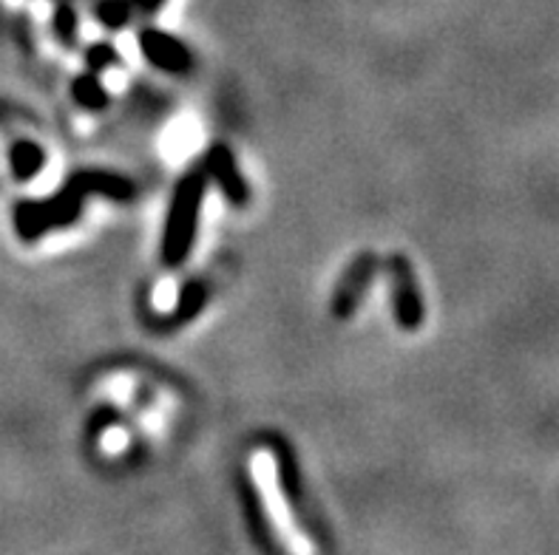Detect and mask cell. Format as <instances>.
<instances>
[{"label": "cell", "mask_w": 559, "mask_h": 555, "mask_svg": "<svg viewBox=\"0 0 559 555\" xmlns=\"http://www.w3.org/2000/svg\"><path fill=\"white\" fill-rule=\"evenodd\" d=\"M205 182L207 173L197 170L191 177H185L179 182L177 193H174L163 236V258L168 267H177L179 261L188 258V253H191L199 225V207H202V198H205Z\"/></svg>", "instance_id": "obj_1"}, {"label": "cell", "mask_w": 559, "mask_h": 555, "mask_svg": "<svg viewBox=\"0 0 559 555\" xmlns=\"http://www.w3.org/2000/svg\"><path fill=\"white\" fill-rule=\"evenodd\" d=\"M255 476H259V485H262V499L264 507H267V516L270 521H273V528H276V535L282 539L284 547L290 550V555H316L310 539L301 533V528H298L296 519H293L290 505H287V499H284L282 493V482H278L276 468H273V464L259 468Z\"/></svg>", "instance_id": "obj_2"}, {"label": "cell", "mask_w": 559, "mask_h": 555, "mask_svg": "<svg viewBox=\"0 0 559 555\" xmlns=\"http://www.w3.org/2000/svg\"><path fill=\"white\" fill-rule=\"evenodd\" d=\"M392 269V303H395V321L404 329H418L420 321H424V301H420L418 281H415V273H412V264L404 255H395L390 261Z\"/></svg>", "instance_id": "obj_3"}, {"label": "cell", "mask_w": 559, "mask_h": 555, "mask_svg": "<svg viewBox=\"0 0 559 555\" xmlns=\"http://www.w3.org/2000/svg\"><path fill=\"white\" fill-rule=\"evenodd\" d=\"M140 49L156 69L170 71V74H182V71L191 69V51L185 49L177 37L165 35V32L145 28L140 35Z\"/></svg>", "instance_id": "obj_4"}, {"label": "cell", "mask_w": 559, "mask_h": 555, "mask_svg": "<svg viewBox=\"0 0 559 555\" xmlns=\"http://www.w3.org/2000/svg\"><path fill=\"white\" fill-rule=\"evenodd\" d=\"M207 177L219 184L222 193L227 196V202L236 204V207H245L248 204V184L239 177V168H236L234 156L227 154L225 148H213L207 156Z\"/></svg>", "instance_id": "obj_5"}, {"label": "cell", "mask_w": 559, "mask_h": 555, "mask_svg": "<svg viewBox=\"0 0 559 555\" xmlns=\"http://www.w3.org/2000/svg\"><path fill=\"white\" fill-rule=\"evenodd\" d=\"M372 269H376V258L372 255H361L355 261L353 269L347 273V278L341 281L338 292H335L333 301V315L335 317H349L361 301L364 289H367L369 278H372Z\"/></svg>", "instance_id": "obj_6"}, {"label": "cell", "mask_w": 559, "mask_h": 555, "mask_svg": "<svg viewBox=\"0 0 559 555\" xmlns=\"http://www.w3.org/2000/svg\"><path fill=\"white\" fill-rule=\"evenodd\" d=\"M46 162V154L37 148L35 142H14L12 145V170L17 182H28L37 177V170Z\"/></svg>", "instance_id": "obj_7"}, {"label": "cell", "mask_w": 559, "mask_h": 555, "mask_svg": "<svg viewBox=\"0 0 559 555\" xmlns=\"http://www.w3.org/2000/svg\"><path fill=\"white\" fill-rule=\"evenodd\" d=\"M94 14L106 28H122L131 17V3L128 0H97Z\"/></svg>", "instance_id": "obj_8"}, {"label": "cell", "mask_w": 559, "mask_h": 555, "mask_svg": "<svg viewBox=\"0 0 559 555\" xmlns=\"http://www.w3.org/2000/svg\"><path fill=\"white\" fill-rule=\"evenodd\" d=\"M55 35L60 37L63 46H74V37H78V12L71 7L69 0H60L55 9Z\"/></svg>", "instance_id": "obj_9"}, {"label": "cell", "mask_w": 559, "mask_h": 555, "mask_svg": "<svg viewBox=\"0 0 559 555\" xmlns=\"http://www.w3.org/2000/svg\"><path fill=\"white\" fill-rule=\"evenodd\" d=\"M74 99H78L80 106L97 111V108L106 106V92L99 88V83L94 77H80L74 83Z\"/></svg>", "instance_id": "obj_10"}, {"label": "cell", "mask_w": 559, "mask_h": 555, "mask_svg": "<svg viewBox=\"0 0 559 555\" xmlns=\"http://www.w3.org/2000/svg\"><path fill=\"white\" fill-rule=\"evenodd\" d=\"M205 295H207V292H205V287H202V283H191V287L185 289L182 301H179V310H182V315L191 317L193 312H197L199 306H202Z\"/></svg>", "instance_id": "obj_11"}, {"label": "cell", "mask_w": 559, "mask_h": 555, "mask_svg": "<svg viewBox=\"0 0 559 555\" xmlns=\"http://www.w3.org/2000/svg\"><path fill=\"white\" fill-rule=\"evenodd\" d=\"M111 60H117V51H114L111 46H106V43H99V46L88 49V63H92V69H106Z\"/></svg>", "instance_id": "obj_12"}, {"label": "cell", "mask_w": 559, "mask_h": 555, "mask_svg": "<svg viewBox=\"0 0 559 555\" xmlns=\"http://www.w3.org/2000/svg\"><path fill=\"white\" fill-rule=\"evenodd\" d=\"M131 9H142V12H156V9L163 7L165 0H128Z\"/></svg>", "instance_id": "obj_13"}]
</instances>
